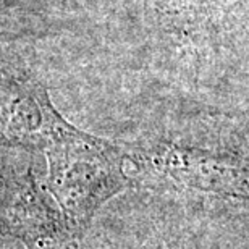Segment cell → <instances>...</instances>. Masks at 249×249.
Returning <instances> with one entry per match:
<instances>
[{
	"instance_id": "5",
	"label": "cell",
	"mask_w": 249,
	"mask_h": 249,
	"mask_svg": "<svg viewBox=\"0 0 249 249\" xmlns=\"http://www.w3.org/2000/svg\"><path fill=\"white\" fill-rule=\"evenodd\" d=\"M152 23L180 36L201 34L213 23L218 0H144Z\"/></svg>"
},
{
	"instance_id": "1",
	"label": "cell",
	"mask_w": 249,
	"mask_h": 249,
	"mask_svg": "<svg viewBox=\"0 0 249 249\" xmlns=\"http://www.w3.org/2000/svg\"><path fill=\"white\" fill-rule=\"evenodd\" d=\"M49 162L47 191L57 199L78 238L84 235L97 209L131 185L124 173V151L73 124L44 147Z\"/></svg>"
},
{
	"instance_id": "3",
	"label": "cell",
	"mask_w": 249,
	"mask_h": 249,
	"mask_svg": "<svg viewBox=\"0 0 249 249\" xmlns=\"http://www.w3.org/2000/svg\"><path fill=\"white\" fill-rule=\"evenodd\" d=\"M33 167L3 173V231L26 249H76L79 238L65 217L37 185Z\"/></svg>"
},
{
	"instance_id": "2",
	"label": "cell",
	"mask_w": 249,
	"mask_h": 249,
	"mask_svg": "<svg viewBox=\"0 0 249 249\" xmlns=\"http://www.w3.org/2000/svg\"><path fill=\"white\" fill-rule=\"evenodd\" d=\"M131 157L147 173L175 185L249 199V156L162 141Z\"/></svg>"
},
{
	"instance_id": "4",
	"label": "cell",
	"mask_w": 249,
	"mask_h": 249,
	"mask_svg": "<svg viewBox=\"0 0 249 249\" xmlns=\"http://www.w3.org/2000/svg\"><path fill=\"white\" fill-rule=\"evenodd\" d=\"M68 122L51 102L47 89L33 76H5L2 86L3 144L44 151Z\"/></svg>"
}]
</instances>
